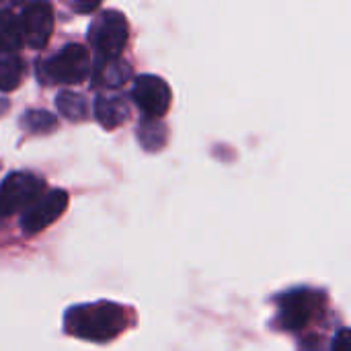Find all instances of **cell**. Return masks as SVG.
<instances>
[{
  "label": "cell",
  "instance_id": "obj_17",
  "mask_svg": "<svg viewBox=\"0 0 351 351\" xmlns=\"http://www.w3.org/2000/svg\"><path fill=\"white\" fill-rule=\"evenodd\" d=\"M300 351H325L323 350V339L317 335L306 337L304 341H300Z\"/></svg>",
  "mask_w": 351,
  "mask_h": 351
},
{
  "label": "cell",
  "instance_id": "obj_18",
  "mask_svg": "<svg viewBox=\"0 0 351 351\" xmlns=\"http://www.w3.org/2000/svg\"><path fill=\"white\" fill-rule=\"evenodd\" d=\"M74 8H76V10H80V12H88V10H95V8H99V2H88V4H74Z\"/></svg>",
  "mask_w": 351,
  "mask_h": 351
},
{
  "label": "cell",
  "instance_id": "obj_1",
  "mask_svg": "<svg viewBox=\"0 0 351 351\" xmlns=\"http://www.w3.org/2000/svg\"><path fill=\"white\" fill-rule=\"evenodd\" d=\"M128 327V311L109 300L76 304L64 315V331L70 337L107 343L119 337Z\"/></svg>",
  "mask_w": 351,
  "mask_h": 351
},
{
  "label": "cell",
  "instance_id": "obj_5",
  "mask_svg": "<svg viewBox=\"0 0 351 351\" xmlns=\"http://www.w3.org/2000/svg\"><path fill=\"white\" fill-rule=\"evenodd\" d=\"M130 37V25L123 12L103 10L88 27V41L97 49L99 58H121V51Z\"/></svg>",
  "mask_w": 351,
  "mask_h": 351
},
{
  "label": "cell",
  "instance_id": "obj_16",
  "mask_svg": "<svg viewBox=\"0 0 351 351\" xmlns=\"http://www.w3.org/2000/svg\"><path fill=\"white\" fill-rule=\"evenodd\" d=\"M331 351H351V337H350V329H339L335 339H333V346H331Z\"/></svg>",
  "mask_w": 351,
  "mask_h": 351
},
{
  "label": "cell",
  "instance_id": "obj_6",
  "mask_svg": "<svg viewBox=\"0 0 351 351\" xmlns=\"http://www.w3.org/2000/svg\"><path fill=\"white\" fill-rule=\"evenodd\" d=\"M132 99L146 119H160L171 107V86L156 74H140L134 80Z\"/></svg>",
  "mask_w": 351,
  "mask_h": 351
},
{
  "label": "cell",
  "instance_id": "obj_8",
  "mask_svg": "<svg viewBox=\"0 0 351 351\" xmlns=\"http://www.w3.org/2000/svg\"><path fill=\"white\" fill-rule=\"evenodd\" d=\"M21 37L33 49H43L53 31V10L47 2H31L19 16Z\"/></svg>",
  "mask_w": 351,
  "mask_h": 351
},
{
  "label": "cell",
  "instance_id": "obj_13",
  "mask_svg": "<svg viewBox=\"0 0 351 351\" xmlns=\"http://www.w3.org/2000/svg\"><path fill=\"white\" fill-rule=\"evenodd\" d=\"M56 107H58L60 115H64L70 121H82V119L88 117V105H86V99L80 93L62 90L56 97Z\"/></svg>",
  "mask_w": 351,
  "mask_h": 351
},
{
  "label": "cell",
  "instance_id": "obj_14",
  "mask_svg": "<svg viewBox=\"0 0 351 351\" xmlns=\"http://www.w3.org/2000/svg\"><path fill=\"white\" fill-rule=\"evenodd\" d=\"M138 140L148 152H156L167 144V128L160 119H142L138 128Z\"/></svg>",
  "mask_w": 351,
  "mask_h": 351
},
{
  "label": "cell",
  "instance_id": "obj_3",
  "mask_svg": "<svg viewBox=\"0 0 351 351\" xmlns=\"http://www.w3.org/2000/svg\"><path fill=\"white\" fill-rule=\"evenodd\" d=\"M325 294L311 288H298L278 298V317L274 325L280 331H300L311 325L325 308Z\"/></svg>",
  "mask_w": 351,
  "mask_h": 351
},
{
  "label": "cell",
  "instance_id": "obj_11",
  "mask_svg": "<svg viewBox=\"0 0 351 351\" xmlns=\"http://www.w3.org/2000/svg\"><path fill=\"white\" fill-rule=\"evenodd\" d=\"M25 64L16 53L0 51V93H10L21 84Z\"/></svg>",
  "mask_w": 351,
  "mask_h": 351
},
{
  "label": "cell",
  "instance_id": "obj_7",
  "mask_svg": "<svg viewBox=\"0 0 351 351\" xmlns=\"http://www.w3.org/2000/svg\"><path fill=\"white\" fill-rule=\"evenodd\" d=\"M68 208V193L64 189L45 191L21 218V230L25 234H37L53 224Z\"/></svg>",
  "mask_w": 351,
  "mask_h": 351
},
{
  "label": "cell",
  "instance_id": "obj_10",
  "mask_svg": "<svg viewBox=\"0 0 351 351\" xmlns=\"http://www.w3.org/2000/svg\"><path fill=\"white\" fill-rule=\"evenodd\" d=\"M95 117L103 128L115 130L130 117V103L119 95H99L95 101Z\"/></svg>",
  "mask_w": 351,
  "mask_h": 351
},
{
  "label": "cell",
  "instance_id": "obj_9",
  "mask_svg": "<svg viewBox=\"0 0 351 351\" xmlns=\"http://www.w3.org/2000/svg\"><path fill=\"white\" fill-rule=\"evenodd\" d=\"M132 78V66L123 58H99L93 68V84L99 88H121Z\"/></svg>",
  "mask_w": 351,
  "mask_h": 351
},
{
  "label": "cell",
  "instance_id": "obj_2",
  "mask_svg": "<svg viewBox=\"0 0 351 351\" xmlns=\"http://www.w3.org/2000/svg\"><path fill=\"white\" fill-rule=\"evenodd\" d=\"M88 74V49L80 43H68L45 62H37V76H41L45 84H80Z\"/></svg>",
  "mask_w": 351,
  "mask_h": 351
},
{
  "label": "cell",
  "instance_id": "obj_4",
  "mask_svg": "<svg viewBox=\"0 0 351 351\" xmlns=\"http://www.w3.org/2000/svg\"><path fill=\"white\" fill-rule=\"evenodd\" d=\"M45 193V181L33 173L16 171L0 183V218H10L31 208Z\"/></svg>",
  "mask_w": 351,
  "mask_h": 351
},
{
  "label": "cell",
  "instance_id": "obj_12",
  "mask_svg": "<svg viewBox=\"0 0 351 351\" xmlns=\"http://www.w3.org/2000/svg\"><path fill=\"white\" fill-rule=\"evenodd\" d=\"M23 45L19 16H14L10 10H0V51L16 53V49Z\"/></svg>",
  "mask_w": 351,
  "mask_h": 351
},
{
  "label": "cell",
  "instance_id": "obj_15",
  "mask_svg": "<svg viewBox=\"0 0 351 351\" xmlns=\"http://www.w3.org/2000/svg\"><path fill=\"white\" fill-rule=\"evenodd\" d=\"M21 123L29 130V132H35V134H47L51 130L58 128V119L56 115H51L49 111H37V109H31L23 115Z\"/></svg>",
  "mask_w": 351,
  "mask_h": 351
}]
</instances>
